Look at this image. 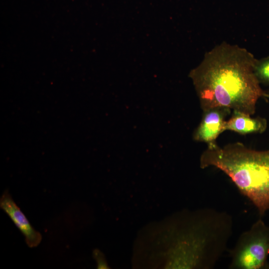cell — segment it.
Listing matches in <instances>:
<instances>
[{
  "label": "cell",
  "instance_id": "9",
  "mask_svg": "<svg viewBox=\"0 0 269 269\" xmlns=\"http://www.w3.org/2000/svg\"><path fill=\"white\" fill-rule=\"evenodd\" d=\"M265 98L269 99V92H266Z\"/></svg>",
  "mask_w": 269,
  "mask_h": 269
},
{
  "label": "cell",
  "instance_id": "5",
  "mask_svg": "<svg viewBox=\"0 0 269 269\" xmlns=\"http://www.w3.org/2000/svg\"><path fill=\"white\" fill-rule=\"evenodd\" d=\"M0 207L24 236L27 245L30 248L37 247L42 240L41 234L31 226L8 190H5L0 197Z\"/></svg>",
  "mask_w": 269,
  "mask_h": 269
},
{
  "label": "cell",
  "instance_id": "8",
  "mask_svg": "<svg viewBox=\"0 0 269 269\" xmlns=\"http://www.w3.org/2000/svg\"><path fill=\"white\" fill-rule=\"evenodd\" d=\"M255 73L261 84L269 85V56L257 60Z\"/></svg>",
  "mask_w": 269,
  "mask_h": 269
},
{
  "label": "cell",
  "instance_id": "4",
  "mask_svg": "<svg viewBox=\"0 0 269 269\" xmlns=\"http://www.w3.org/2000/svg\"><path fill=\"white\" fill-rule=\"evenodd\" d=\"M231 269H262L269 267V226L258 219L239 236L230 251Z\"/></svg>",
  "mask_w": 269,
  "mask_h": 269
},
{
  "label": "cell",
  "instance_id": "3",
  "mask_svg": "<svg viewBox=\"0 0 269 269\" xmlns=\"http://www.w3.org/2000/svg\"><path fill=\"white\" fill-rule=\"evenodd\" d=\"M200 166L214 167L225 173L261 217L269 210V149H253L239 142L220 146L215 141L208 144Z\"/></svg>",
  "mask_w": 269,
  "mask_h": 269
},
{
  "label": "cell",
  "instance_id": "7",
  "mask_svg": "<svg viewBox=\"0 0 269 269\" xmlns=\"http://www.w3.org/2000/svg\"><path fill=\"white\" fill-rule=\"evenodd\" d=\"M268 126L267 120L264 118H252L245 113L233 111L231 118L226 121L224 132L230 131L242 135L264 133Z\"/></svg>",
  "mask_w": 269,
  "mask_h": 269
},
{
  "label": "cell",
  "instance_id": "2",
  "mask_svg": "<svg viewBox=\"0 0 269 269\" xmlns=\"http://www.w3.org/2000/svg\"><path fill=\"white\" fill-rule=\"evenodd\" d=\"M173 226L172 267L212 269L227 249L233 234L232 216L205 208L184 214Z\"/></svg>",
  "mask_w": 269,
  "mask_h": 269
},
{
  "label": "cell",
  "instance_id": "1",
  "mask_svg": "<svg viewBox=\"0 0 269 269\" xmlns=\"http://www.w3.org/2000/svg\"><path fill=\"white\" fill-rule=\"evenodd\" d=\"M257 60L246 48L226 42L207 51L190 73L203 111L220 107L254 115L266 93L255 73Z\"/></svg>",
  "mask_w": 269,
  "mask_h": 269
},
{
  "label": "cell",
  "instance_id": "6",
  "mask_svg": "<svg viewBox=\"0 0 269 269\" xmlns=\"http://www.w3.org/2000/svg\"><path fill=\"white\" fill-rule=\"evenodd\" d=\"M231 110L224 108H214L203 111L202 120L193 134L195 140L207 144L215 142L224 132L225 118Z\"/></svg>",
  "mask_w": 269,
  "mask_h": 269
}]
</instances>
